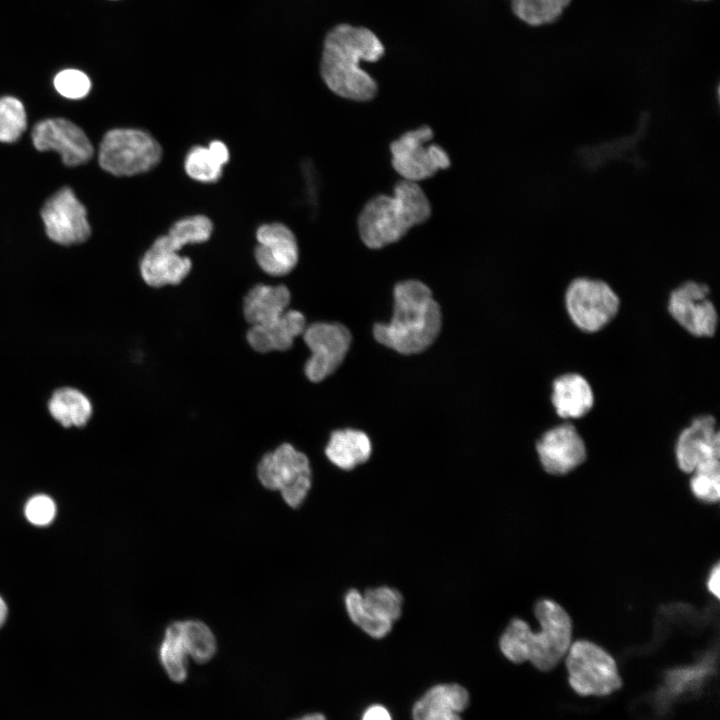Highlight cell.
Masks as SVG:
<instances>
[{
	"mask_svg": "<svg viewBox=\"0 0 720 720\" xmlns=\"http://www.w3.org/2000/svg\"><path fill=\"white\" fill-rule=\"evenodd\" d=\"M290 299V291L285 285L258 284L244 297L245 320L251 326L274 322L288 309Z\"/></svg>",
	"mask_w": 720,
	"mask_h": 720,
	"instance_id": "cell-23",
	"label": "cell"
},
{
	"mask_svg": "<svg viewBox=\"0 0 720 720\" xmlns=\"http://www.w3.org/2000/svg\"><path fill=\"white\" fill-rule=\"evenodd\" d=\"M347 619L368 637L380 640L389 636L401 619L405 597L390 584H377L359 590L348 588L342 597Z\"/></svg>",
	"mask_w": 720,
	"mask_h": 720,
	"instance_id": "cell-5",
	"label": "cell"
},
{
	"mask_svg": "<svg viewBox=\"0 0 720 720\" xmlns=\"http://www.w3.org/2000/svg\"><path fill=\"white\" fill-rule=\"evenodd\" d=\"M162 149L149 133L139 129L108 131L99 147L101 168L115 176H132L154 168Z\"/></svg>",
	"mask_w": 720,
	"mask_h": 720,
	"instance_id": "cell-8",
	"label": "cell"
},
{
	"mask_svg": "<svg viewBox=\"0 0 720 720\" xmlns=\"http://www.w3.org/2000/svg\"><path fill=\"white\" fill-rule=\"evenodd\" d=\"M469 705L467 690L456 683L431 687L413 706V720H462Z\"/></svg>",
	"mask_w": 720,
	"mask_h": 720,
	"instance_id": "cell-19",
	"label": "cell"
},
{
	"mask_svg": "<svg viewBox=\"0 0 720 720\" xmlns=\"http://www.w3.org/2000/svg\"><path fill=\"white\" fill-rule=\"evenodd\" d=\"M534 613L539 631L520 618H513L499 638V649L512 663L529 662L536 669L547 672L555 668L567 654L572 643V621L558 603L539 600Z\"/></svg>",
	"mask_w": 720,
	"mask_h": 720,
	"instance_id": "cell-2",
	"label": "cell"
},
{
	"mask_svg": "<svg viewBox=\"0 0 720 720\" xmlns=\"http://www.w3.org/2000/svg\"><path fill=\"white\" fill-rule=\"evenodd\" d=\"M679 468L686 473L720 467V437L711 415L694 418L679 434L675 446Z\"/></svg>",
	"mask_w": 720,
	"mask_h": 720,
	"instance_id": "cell-14",
	"label": "cell"
},
{
	"mask_svg": "<svg viewBox=\"0 0 720 720\" xmlns=\"http://www.w3.org/2000/svg\"><path fill=\"white\" fill-rule=\"evenodd\" d=\"M709 295L708 285L686 281L670 293L668 312L691 335L711 337L718 327V312Z\"/></svg>",
	"mask_w": 720,
	"mask_h": 720,
	"instance_id": "cell-12",
	"label": "cell"
},
{
	"mask_svg": "<svg viewBox=\"0 0 720 720\" xmlns=\"http://www.w3.org/2000/svg\"><path fill=\"white\" fill-rule=\"evenodd\" d=\"M26 127L27 118L22 102L12 96L0 98V142H16Z\"/></svg>",
	"mask_w": 720,
	"mask_h": 720,
	"instance_id": "cell-30",
	"label": "cell"
},
{
	"mask_svg": "<svg viewBox=\"0 0 720 720\" xmlns=\"http://www.w3.org/2000/svg\"><path fill=\"white\" fill-rule=\"evenodd\" d=\"M384 54L378 37L365 27L340 24L326 36L320 73L336 95L356 102L372 100L377 83L360 67L362 61L376 62Z\"/></svg>",
	"mask_w": 720,
	"mask_h": 720,
	"instance_id": "cell-1",
	"label": "cell"
},
{
	"mask_svg": "<svg viewBox=\"0 0 720 720\" xmlns=\"http://www.w3.org/2000/svg\"><path fill=\"white\" fill-rule=\"evenodd\" d=\"M433 135V130L423 125L391 142V163L402 180L417 183L450 166L448 153L438 144H428Z\"/></svg>",
	"mask_w": 720,
	"mask_h": 720,
	"instance_id": "cell-10",
	"label": "cell"
},
{
	"mask_svg": "<svg viewBox=\"0 0 720 720\" xmlns=\"http://www.w3.org/2000/svg\"><path fill=\"white\" fill-rule=\"evenodd\" d=\"M255 258L259 267L272 276L290 273L298 262V245L293 232L284 224L260 226L256 232Z\"/></svg>",
	"mask_w": 720,
	"mask_h": 720,
	"instance_id": "cell-17",
	"label": "cell"
},
{
	"mask_svg": "<svg viewBox=\"0 0 720 720\" xmlns=\"http://www.w3.org/2000/svg\"><path fill=\"white\" fill-rule=\"evenodd\" d=\"M188 658L179 621H175L167 626L159 648L160 662L172 681L183 682L186 679Z\"/></svg>",
	"mask_w": 720,
	"mask_h": 720,
	"instance_id": "cell-26",
	"label": "cell"
},
{
	"mask_svg": "<svg viewBox=\"0 0 720 720\" xmlns=\"http://www.w3.org/2000/svg\"><path fill=\"white\" fill-rule=\"evenodd\" d=\"M442 316L427 285L405 280L394 287V312L389 323H377L375 339L404 355L423 352L438 337Z\"/></svg>",
	"mask_w": 720,
	"mask_h": 720,
	"instance_id": "cell-3",
	"label": "cell"
},
{
	"mask_svg": "<svg viewBox=\"0 0 720 720\" xmlns=\"http://www.w3.org/2000/svg\"><path fill=\"white\" fill-rule=\"evenodd\" d=\"M54 86L57 92L65 98L81 99L89 93L91 81L80 70L65 69L55 76Z\"/></svg>",
	"mask_w": 720,
	"mask_h": 720,
	"instance_id": "cell-32",
	"label": "cell"
},
{
	"mask_svg": "<svg viewBox=\"0 0 720 720\" xmlns=\"http://www.w3.org/2000/svg\"><path fill=\"white\" fill-rule=\"evenodd\" d=\"M302 336L311 351L304 370L312 382L330 376L343 362L351 344L349 330L340 323H313L306 326Z\"/></svg>",
	"mask_w": 720,
	"mask_h": 720,
	"instance_id": "cell-11",
	"label": "cell"
},
{
	"mask_svg": "<svg viewBox=\"0 0 720 720\" xmlns=\"http://www.w3.org/2000/svg\"><path fill=\"white\" fill-rule=\"evenodd\" d=\"M690 488L693 494L702 501H718L720 497V468L693 472Z\"/></svg>",
	"mask_w": 720,
	"mask_h": 720,
	"instance_id": "cell-33",
	"label": "cell"
},
{
	"mask_svg": "<svg viewBox=\"0 0 720 720\" xmlns=\"http://www.w3.org/2000/svg\"><path fill=\"white\" fill-rule=\"evenodd\" d=\"M565 308L573 324L583 332L596 333L617 315L620 299L603 280L578 277L564 294Z\"/></svg>",
	"mask_w": 720,
	"mask_h": 720,
	"instance_id": "cell-9",
	"label": "cell"
},
{
	"mask_svg": "<svg viewBox=\"0 0 720 720\" xmlns=\"http://www.w3.org/2000/svg\"><path fill=\"white\" fill-rule=\"evenodd\" d=\"M431 211L430 201L420 185L400 180L393 188V195H377L364 205L357 220L360 238L368 248H383L427 221Z\"/></svg>",
	"mask_w": 720,
	"mask_h": 720,
	"instance_id": "cell-4",
	"label": "cell"
},
{
	"mask_svg": "<svg viewBox=\"0 0 720 720\" xmlns=\"http://www.w3.org/2000/svg\"><path fill=\"white\" fill-rule=\"evenodd\" d=\"M181 637L188 654L197 663L208 662L216 653V638L200 620L179 621Z\"/></svg>",
	"mask_w": 720,
	"mask_h": 720,
	"instance_id": "cell-29",
	"label": "cell"
},
{
	"mask_svg": "<svg viewBox=\"0 0 720 720\" xmlns=\"http://www.w3.org/2000/svg\"><path fill=\"white\" fill-rule=\"evenodd\" d=\"M708 590L716 597L720 596V568L719 564H716L707 580Z\"/></svg>",
	"mask_w": 720,
	"mask_h": 720,
	"instance_id": "cell-36",
	"label": "cell"
},
{
	"mask_svg": "<svg viewBox=\"0 0 720 720\" xmlns=\"http://www.w3.org/2000/svg\"><path fill=\"white\" fill-rule=\"evenodd\" d=\"M26 519L35 526H47L56 516L55 502L47 495L31 497L24 509Z\"/></svg>",
	"mask_w": 720,
	"mask_h": 720,
	"instance_id": "cell-34",
	"label": "cell"
},
{
	"mask_svg": "<svg viewBox=\"0 0 720 720\" xmlns=\"http://www.w3.org/2000/svg\"><path fill=\"white\" fill-rule=\"evenodd\" d=\"M257 477L264 488L279 491L293 509L304 504L313 483L309 458L289 443L281 444L261 458Z\"/></svg>",
	"mask_w": 720,
	"mask_h": 720,
	"instance_id": "cell-7",
	"label": "cell"
},
{
	"mask_svg": "<svg viewBox=\"0 0 720 720\" xmlns=\"http://www.w3.org/2000/svg\"><path fill=\"white\" fill-rule=\"evenodd\" d=\"M324 452L335 467L351 472L368 462L372 454V443L363 431L341 429L331 433Z\"/></svg>",
	"mask_w": 720,
	"mask_h": 720,
	"instance_id": "cell-22",
	"label": "cell"
},
{
	"mask_svg": "<svg viewBox=\"0 0 720 720\" xmlns=\"http://www.w3.org/2000/svg\"><path fill=\"white\" fill-rule=\"evenodd\" d=\"M305 328V316L300 311L287 309L274 322L251 326L246 338L257 352L285 351L292 346L297 336L303 334Z\"/></svg>",
	"mask_w": 720,
	"mask_h": 720,
	"instance_id": "cell-20",
	"label": "cell"
},
{
	"mask_svg": "<svg viewBox=\"0 0 720 720\" xmlns=\"http://www.w3.org/2000/svg\"><path fill=\"white\" fill-rule=\"evenodd\" d=\"M48 411L63 427L79 428L90 420L93 406L82 391L73 387H61L52 393L48 401Z\"/></svg>",
	"mask_w": 720,
	"mask_h": 720,
	"instance_id": "cell-25",
	"label": "cell"
},
{
	"mask_svg": "<svg viewBox=\"0 0 720 720\" xmlns=\"http://www.w3.org/2000/svg\"><path fill=\"white\" fill-rule=\"evenodd\" d=\"M297 720H326L325 717L320 713L308 714Z\"/></svg>",
	"mask_w": 720,
	"mask_h": 720,
	"instance_id": "cell-38",
	"label": "cell"
},
{
	"mask_svg": "<svg viewBox=\"0 0 720 720\" xmlns=\"http://www.w3.org/2000/svg\"><path fill=\"white\" fill-rule=\"evenodd\" d=\"M32 141L39 151L58 152L63 163L68 166L86 163L94 153L84 131L64 118H50L36 123L32 130Z\"/></svg>",
	"mask_w": 720,
	"mask_h": 720,
	"instance_id": "cell-15",
	"label": "cell"
},
{
	"mask_svg": "<svg viewBox=\"0 0 720 720\" xmlns=\"http://www.w3.org/2000/svg\"><path fill=\"white\" fill-rule=\"evenodd\" d=\"M229 158V150L222 141H211L207 147L194 146L185 157V172L196 181L214 183L222 176Z\"/></svg>",
	"mask_w": 720,
	"mask_h": 720,
	"instance_id": "cell-24",
	"label": "cell"
},
{
	"mask_svg": "<svg viewBox=\"0 0 720 720\" xmlns=\"http://www.w3.org/2000/svg\"><path fill=\"white\" fill-rule=\"evenodd\" d=\"M41 217L47 236L58 244H79L90 236L86 209L68 187L61 188L46 201Z\"/></svg>",
	"mask_w": 720,
	"mask_h": 720,
	"instance_id": "cell-13",
	"label": "cell"
},
{
	"mask_svg": "<svg viewBox=\"0 0 720 720\" xmlns=\"http://www.w3.org/2000/svg\"><path fill=\"white\" fill-rule=\"evenodd\" d=\"M711 671V664L708 661L695 663L669 671L660 692V698L664 701H672L685 693L700 688Z\"/></svg>",
	"mask_w": 720,
	"mask_h": 720,
	"instance_id": "cell-27",
	"label": "cell"
},
{
	"mask_svg": "<svg viewBox=\"0 0 720 720\" xmlns=\"http://www.w3.org/2000/svg\"><path fill=\"white\" fill-rule=\"evenodd\" d=\"M212 230L213 224L208 217L195 215L178 220L166 235L158 238L165 246L179 252L187 244L207 241L212 234Z\"/></svg>",
	"mask_w": 720,
	"mask_h": 720,
	"instance_id": "cell-28",
	"label": "cell"
},
{
	"mask_svg": "<svg viewBox=\"0 0 720 720\" xmlns=\"http://www.w3.org/2000/svg\"><path fill=\"white\" fill-rule=\"evenodd\" d=\"M550 1H552V2L555 3V4H557L558 6H560V7L563 8V9H564V8L569 4V2H570V0H550Z\"/></svg>",
	"mask_w": 720,
	"mask_h": 720,
	"instance_id": "cell-39",
	"label": "cell"
},
{
	"mask_svg": "<svg viewBox=\"0 0 720 720\" xmlns=\"http://www.w3.org/2000/svg\"><path fill=\"white\" fill-rule=\"evenodd\" d=\"M564 659L569 686L580 696H608L622 687L615 659L594 642H572Z\"/></svg>",
	"mask_w": 720,
	"mask_h": 720,
	"instance_id": "cell-6",
	"label": "cell"
},
{
	"mask_svg": "<svg viewBox=\"0 0 720 720\" xmlns=\"http://www.w3.org/2000/svg\"><path fill=\"white\" fill-rule=\"evenodd\" d=\"M539 461L546 472L563 475L581 465L587 456L585 442L571 423L556 425L536 442Z\"/></svg>",
	"mask_w": 720,
	"mask_h": 720,
	"instance_id": "cell-16",
	"label": "cell"
},
{
	"mask_svg": "<svg viewBox=\"0 0 720 720\" xmlns=\"http://www.w3.org/2000/svg\"><path fill=\"white\" fill-rule=\"evenodd\" d=\"M191 260L165 246L157 238L140 262V273L151 287L177 285L189 274Z\"/></svg>",
	"mask_w": 720,
	"mask_h": 720,
	"instance_id": "cell-18",
	"label": "cell"
},
{
	"mask_svg": "<svg viewBox=\"0 0 720 720\" xmlns=\"http://www.w3.org/2000/svg\"><path fill=\"white\" fill-rule=\"evenodd\" d=\"M362 720H392V718L385 707L372 705L364 712Z\"/></svg>",
	"mask_w": 720,
	"mask_h": 720,
	"instance_id": "cell-35",
	"label": "cell"
},
{
	"mask_svg": "<svg viewBox=\"0 0 720 720\" xmlns=\"http://www.w3.org/2000/svg\"><path fill=\"white\" fill-rule=\"evenodd\" d=\"M511 3L514 13L530 25L553 22L563 11L550 0H511Z\"/></svg>",
	"mask_w": 720,
	"mask_h": 720,
	"instance_id": "cell-31",
	"label": "cell"
},
{
	"mask_svg": "<svg viewBox=\"0 0 720 720\" xmlns=\"http://www.w3.org/2000/svg\"><path fill=\"white\" fill-rule=\"evenodd\" d=\"M8 614V608L2 597L0 596V628L4 625Z\"/></svg>",
	"mask_w": 720,
	"mask_h": 720,
	"instance_id": "cell-37",
	"label": "cell"
},
{
	"mask_svg": "<svg viewBox=\"0 0 720 720\" xmlns=\"http://www.w3.org/2000/svg\"><path fill=\"white\" fill-rule=\"evenodd\" d=\"M595 397L591 384L581 374L565 373L552 383L551 402L563 419H578L592 409Z\"/></svg>",
	"mask_w": 720,
	"mask_h": 720,
	"instance_id": "cell-21",
	"label": "cell"
}]
</instances>
